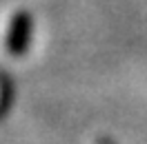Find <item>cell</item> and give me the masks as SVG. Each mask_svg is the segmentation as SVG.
Returning <instances> with one entry per match:
<instances>
[{
  "label": "cell",
  "instance_id": "cell-3",
  "mask_svg": "<svg viewBox=\"0 0 147 144\" xmlns=\"http://www.w3.org/2000/svg\"><path fill=\"white\" fill-rule=\"evenodd\" d=\"M96 144H116V142H114L111 137H98V142H96Z\"/></svg>",
  "mask_w": 147,
  "mask_h": 144
},
{
  "label": "cell",
  "instance_id": "cell-1",
  "mask_svg": "<svg viewBox=\"0 0 147 144\" xmlns=\"http://www.w3.org/2000/svg\"><path fill=\"white\" fill-rule=\"evenodd\" d=\"M31 33H34V18L25 9L16 11L9 20L7 36H5V49L13 58H22L31 47Z\"/></svg>",
  "mask_w": 147,
  "mask_h": 144
},
{
  "label": "cell",
  "instance_id": "cell-2",
  "mask_svg": "<svg viewBox=\"0 0 147 144\" xmlns=\"http://www.w3.org/2000/svg\"><path fill=\"white\" fill-rule=\"evenodd\" d=\"M11 102H13V93H11V87L7 82H2V89H0V115L11 107Z\"/></svg>",
  "mask_w": 147,
  "mask_h": 144
}]
</instances>
